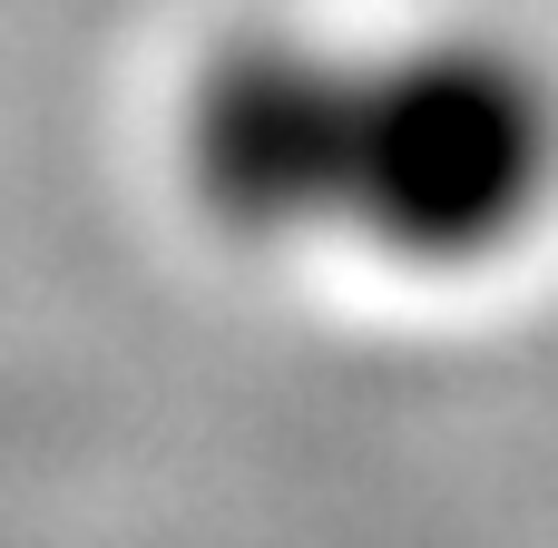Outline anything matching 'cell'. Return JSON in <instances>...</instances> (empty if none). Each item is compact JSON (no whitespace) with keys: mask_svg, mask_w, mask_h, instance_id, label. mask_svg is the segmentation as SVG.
Here are the masks:
<instances>
[{"mask_svg":"<svg viewBox=\"0 0 558 548\" xmlns=\"http://www.w3.org/2000/svg\"><path fill=\"white\" fill-rule=\"evenodd\" d=\"M157 167L226 255L471 284L558 226V59L500 20L245 10L177 59Z\"/></svg>","mask_w":558,"mask_h":548,"instance_id":"obj_1","label":"cell"}]
</instances>
